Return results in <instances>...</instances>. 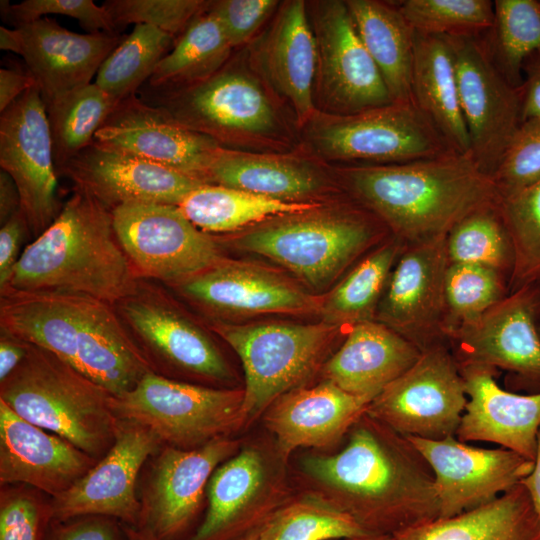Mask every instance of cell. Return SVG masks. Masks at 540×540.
<instances>
[{
  "instance_id": "cell-23",
  "label": "cell",
  "mask_w": 540,
  "mask_h": 540,
  "mask_svg": "<svg viewBox=\"0 0 540 540\" xmlns=\"http://www.w3.org/2000/svg\"><path fill=\"white\" fill-rule=\"evenodd\" d=\"M321 86L339 115L392 103L381 73L365 48L345 1H327L316 18Z\"/></svg>"
},
{
  "instance_id": "cell-29",
  "label": "cell",
  "mask_w": 540,
  "mask_h": 540,
  "mask_svg": "<svg viewBox=\"0 0 540 540\" xmlns=\"http://www.w3.org/2000/svg\"><path fill=\"white\" fill-rule=\"evenodd\" d=\"M421 351L399 333L370 320L351 327L323 375L344 391L371 401L409 369Z\"/></svg>"
},
{
  "instance_id": "cell-49",
  "label": "cell",
  "mask_w": 540,
  "mask_h": 540,
  "mask_svg": "<svg viewBox=\"0 0 540 540\" xmlns=\"http://www.w3.org/2000/svg\"><path fill=\"white\" fill-rule=\"evenodd\" d=\"M492 179L501 198L540 180V119L521 123Z\"/></svg>"
},
{
  "instance_id": "cell-13",
  "label": "cell",
  "mask_w": 540,
  "mask_h": 540,
  "mask_svg": "<svg viewBox=\"0 0 540 540\" xmlns=\"http://www.w3.org/2000/svg\"><path fill=\"white\" fill-rule=\"evenodd\" d=\"M485 33L449 38L470 155L492 177L522 123V96L520 87L512 85L496 65Z\"/></svg>"
},
{
  "instance_id": "cell-51",
  "label": "cell",
  "mask_w": 540,
  "mask_h": 540,
  "mask_svg": "<svg viewBox=\"0 0 540 540\" xmlns=\"http://www.w3.org/2000/svg\"><path fill=\"white\" fill-rule=\"evenodd\" d=\"M276 5L275 0H221L210 1L207 11L216 18L233 48L248 41Z\"/></svg>"
},
{
  "instance_id": "cell-38",
  "label": "cell",
  "mask_w": 540,
  "mask_h": 540,
  "mask_svg": "<svg viewBox=\"0 0 540 540\" xmlns=\"http://www.w3.org/2000/svg\"><path fill=\"white\" fill-rule=\"evenodd\" d=\"M231 49L218 21L205 10L158 63L147 88L172 90L200 83L225 65Z\"/></svg>"
},
{
  "instance_id": "cell-39",
  "label": "cell",
  "mask_w": 540,
  "mask_h": 540,
  "mask_svg": "<svg viewBox=\"0 0 540 540\" xmlns=\"http://www.w3.org/2000/svg\"><path fill=\"white\" fill-rule=\"evenodd\" d=\"M119 102L91 83L46 107L57 174L69 160L93 143L96 132Z\"/></svg>"
},
{
  "instance_id": "cell-5",
  "label": "cell",
  "mask_w": 540,
  "mask_h": 540,
  "mask_svg": "<svg viewBox=\"0 0 540 540\" xmlns=\"http://www.w3.org/2000/svg\"><path fill=\"white\" fill-rule=\"evenodd\" d=\"M112 398L51 352L28 344L20 365L0 382V400L24 420L99 460L115 441Z\"/></svg>"
},
{
  "instance_id": "cell-19",
  "label": "cell",
  "mask_w": 540,
  "mask_h": 540,
  "mask_svg": "<svg viewBox=\"0 0 540 540\" xmlns=\"http://www.w3.org/2000/svg\"><path fill=\"white\" fill-rule=\"evenodd\" d=\"M407 438L433 471L439 518L454 517L494 501L534 467V461L511 450L480 448L455 436Z\"/></svg>"
},
{
  "instance_id": "cell-47",
  "label": "cell",
  "mask_w": 540,
  "mask_h": 540,
  "mask_svg": "<svg viewBox=\"0 0 540 540\" xmlns=\"http://www.w3.org/2000/svg\"><path fill=\"white\" fill-rule=\"evenodd\" d=\"M42 494L23 484L1 486L0 540H45L53 511Z\"/></svg>"
},
{
  "instance_id": "cell-14",
  "label": "cell",
  "mask_w": 540,
  "mask_h": 540,
  "mask_svg": "<svg viewBox=\"0 0 540 540\" xmlns=\"http://www.w3.org/2000/svg\"><path fill=\"white\" fill-rule=\"evenodd\" d=\"M182 126L220 141L263 134L276 124L260 85L244 72L222 67L210 78L179 89L147 88L140 97Z\"/></svg>"
},
{
  "instance_id": "cell-60",
  "label": "cell",
  "mask_w": 540,
  "mask_h": 540,
  "mask_svg": "<svg viewBox=\"0 0 540 540\" xmlns=\"http://www.w3.org/2000/svg\"><path fill=\"white\" fill-rule=\"evenodd\" d=\"M123 528L128 540H156L149 533L138 527L123 524Z\"/></svg>"
},
{
  "instance_id": "cell-26",
  "label": "cell",
  "mask_w": 540,
  "mask_h": 540,
  "mask_svg": "<svg viewBox=\"0 0 540 540\" xmlns=\"http://www.w3.org/2000/svg\"><path fill=\"white\" fill-rule=\"evenodd\" d=\"M27 70L40 89L45 107L67 93L91 84L106 58L123 41L117 33H75L44 17L16 27Z\"/></svg>"
},
{
  "instance_id": "cell-16",
  "label": "cell",
  "mask_w": 540,
  "mask_h": 540,
  "mask_svg": "<svg viewBox=\"0 0 540 540\" xmlns=\"http://www.w3.org/2000/svg\"><path fill=\"white\" fill-rule=\"evenodd\" d=\"M0 166L14 181L29 231L38 237L61 208L48 115L37 85L1 113Z\"/></svg>"
},
{
  "instance_id": "cell-33",
  "label": "cell",
  "mask_w": 540,
  "mask_h": 540,
  "mask_svg": "<svg viewBox=\"0 0 540 540\" xmlns=\"http://www.w3.org/2000/svg\"><path fill=\"white\" fill-rule=\"evenodd\" d=\"M394 540H540V519L519 483L494 501L407 530Z\"/></svg>"
},
{
  "instance_id": "cell-9",
  "label": "cell",
  "mask_w": 540,
  "mask_h": 540,
  "mask_svg": "<svg viewBox=\"0 0 540 540\" xmlns=\"http://www.w3.org/2000/svg\"><path fill=\"white\" fill-rule=\"evenodd\" d=\"M312 141L328 159L349 166L398 164L456 151L414 101L328 116L313 126Z\"/></svg>"
},
{
  "instance_id": "cell-22",
  "label": "cell",
  "mask_w": 540,
  "mask_h": 540,
  "mask_svg": "<svg viewBox=\"0 0 540 540\" xmlns=\"http://www.w3.org/2000/svg\"><path fill=\"white\" fill-rule=\"evenodd\" d=\"M171 286L219 315L319 314L322 304L321 297L276 271L228 259Z\"/></svg>"
},
{
  "instance_id": "cell-28",
  "label": "cell",
  "mask_w": 540,
  "mask_h": 540,
  "mask_svg": "<svg viewBox=\"0 0 540 540\" xmlns=\"http://www.w3.org/2000/svg\"><path fill=\"white\" fill-rule=\"evenodd\" d=\"M370 402L324 380L310 388L293 389L268 410L265 422L285 456L300 447L337 442L367 411Z\"/></svg>"
},
{
  "instance_id": "cell-46",
  "label": "cell",
  "mask_w": 540,
  "mask_h": 540,
  "mask_svg": "<svg viewBox=\"0 0 540 540\" xmlns=\"http://www.w3.org/2000/svg\"><path fill=\"white\" fill-rule=\"evenodd\" d=\"M396 6L419 34L479 35L494 24V2L490 0H404Z\"/></svg>"
},
{
  "instance_id": "cell-36",
  "label": "cell",
  "mask_w": 540,
  "mask_h": 540,
  "mask_svg": "<svg viewBox=\"0 0 540 540\" xmlns=\"http://www.w3.org/2000/svg\"><path fill=\"white\" fill-rule=\"evenodd\" d=\"M320 206L310 202L276 200L215 184L201 185L179 204L188 220L208 234L234 232L275 217Z\"/></svg>"
},
{
  "instance_id": "cell-20",
  "label": "cell",
  "mask_w": 540,
  "mask_h": 540,
  "mask_svg": "<svg viewBox=\"0 0 540 540\" xmlns=\"http://www.w3.org/2000/svg\"><path fill=\"white\" fill-rule=\"evenodd\" d=\"M162 445L147 429L119 419L109 451L71 488L51 498L53 521L104 516L137 526L141 503L136 494L140 470Z\"/></svg>"
},
{
  "instance_id": "cell-48",
  "label": "cell",
  "mask_w": 540,
  "mask_h": 540,
  "mask_svg": "<svg viewBox=\"0 0 540 540\" xmlns=\"http://www.w3.org/2000/svg\"><path fill=\"white\" fill-rule=\"evenodd\" d=\"M201 0H108L103 3L113 26L147 24L173 37L182 35L193 19L207 10Z\"/></svg>"
},
{
  "instance_id": "cell-8",
  "label": "cell",
  "mask_w": 540,
  "mask_h": 540,
  "mask_svg": "<svg viewBox=\"0 0 540 540\" xmlns=\"http://www.w3.org/2000/svg\"><path fill=\"white\" fill-rule=\"evenodd\" d=\"M212 329L235 351L242 363L244 418L258 415L285 393L299 388L342 331L323 321L315 324L218 321Z\"/></svg>"
},
{
  "instance_id": "cell-50",
  "label": "cell",
  "mask_w": 540,
  "mask_h": 540,
  "mask_svg": "<svg viewBox=\"0 0 540 540\" xmlns=\"http://www.w3.org/2000/svg\"><path fill=\"white\" fill-rule=\"evenodd\" d=\"M0 7L3 19L14 28L58 14L75 18L89 33H116L105 6L93 0H25L17 4L1 1Z\"/></svg>"
},
{
  "instance_id": "cell-44",
  "label": "cell",
  "mask_w": 540,
  "mask_h": 540,
  "mask_svg": "<svg viewBox=\"0 0 540 540\" xmlns=\"http://www.w3.org/2000/svg\"><path fill=\"white\" fill-rule=\"evenodd\" d=\"M499 211L507 230L513 265L508 292L540 282V180L502 197Z\"/></svg>"
},
{
  "instance_id": "cell-6",
  "label": "cell",
  "mask_w": 540,
  "mask_h": 540,
  "mask_svg": "<svg viewBox=\"0 0 540 540\" xmlns=\"http://www.w3.org/2000/svg\"><path fill=\"white\" fill-rule=\"evenodd\" d=\"M320 208L267 220L237 236L234 244L286 268L311 289L322 290L390 234L360 204Z\"/></svg>"
},
{
  "instance_id": "cell-45",
  "label": "cell",
  "mask_w": 540,
  "mask_h": 540,
  "mask_svg": "<svg viewBox=\"0 0 540 540\" xmlns=\"http://www.w3.org/2000/svg\"><path fill=\"white\" fill-rule=\"evenodd\" d=\"M508 280L480 265L449 263L445 277L446 338L479 318L508 294Z\"/></svg>"
},
{
  "instance_id": "cell-58",
  "label": "cell",
  "mask_w": 540,
  "mask_h": 540,
  "mask_svg": "<svg viewBox=\"0 0 540 540\" xmlns=\"http://www.w3.org/2000/svg\"><path fill=\"white\" fill-rule=\"evenodd\" d=\"M520 483L525 487L533 508L540 519V429L537 436V449L532 471Z\"/></svg>"
},
{
  "instance_id": "cell-21",
  "label": "cell",
  "mask_w": 540,
  "mask_h": 540,
  "mask_svg": "<svg viewBox=\"0 0 540 540\" xmlns=\"http://www.w3.org/2000/svg\"><path fill=\"white\" fill-rule=\"evenodd\" d=\"M96 145L151 161L208 183V168L220 144L177 123L163 110L131 95L96 132Z\"/></svg>"
},
{
  "instance_id": "cell-59",
  "label": "cell",
  "mask_w": 540,
  "mask_h": 540,
  "mask_svg": "<svg viewBox=\"0 0 540 540\" xmlns=\"http://www.w3.org/2000/svg\"><path fill=\"white\" fill-rule=\"evenodd\" d=\"M0 48L20 55L21 37L17 28L0 27Z\"/></svg>"
},
{
  "instance_id": "cell-15",
  "label": "cell",
  "mask_w": 540,
  "mask_h": 540,
  "mask_svg": "<svg viewBox=\"0 0 540 540\" xmlns=\"http://www.w3.org/2000/svg\"><path fill=\"white\" fill-rule=\"evenodd\" d=\"M238 443L220 437L193 449L163 446L140 498L137 526L156 540H186L200 512L205 487Z\"/></svg>"
},
{
  "instance_id": "cell-35",
  "label": "cell",
  "mask_w": 540,
  "mask_h": 540,
  "mask_svg": "<svg viewBox=\"0 0 540 540\" xmlns=\"http://www.w3.org/2000/svg\"><path fill=\"white\" fill-rule=\"evenodd\" d=\"M357 32L378 67L393 102L413 101L411 76L415 31L396 4L345 1Z\"/></svg>"
},
{
  "instance_id": "cell-43",
  "label": "cell",
  "mask_w": 540,
  "mask_h": 540,
  "mask_svg": "<svg viewBox=\"0 0 540 540\" xmlns=\"http://www.w3.org/2000/svg\"><path fill=\"white\" fill-rule=\"evenodd\" d=\"M446 249L450 263L488 267L509 280L513 254L499 203L479 209L458 222L446 236Z\"/></svg>"
},
{
  "instance_id": "cell-4",
  "label": "cell",
  "mask_w": 540,
  "mask_h": 540,
  "mask_svg": "<svg viewBox=\"0 0 540 540\" xmlns=\"http://www.w3.org/2000/svg\"><path fill=\"white\" fill-rule=\"evenodd\" d=\"M140 278L119 243L111 211L75 188L52 224L21 253L6 287L81 294L115 305Z\"/></svg>"
},
{
  "instance_id": "cell-24",
  "label": "cell",
  "mask_w": 540,
  "mask_h": 540,
  "mask_svg": "<svg viewBox=\"0 0 540 540\" xmlns=\"http://www.w3.org/2000/svg\"><path fill=\"white\" fill-rule=\"evenodd\" d=\"M59 174L107 209L133 203L177 205L203 183L151 161L92 143Z\"/></svg>"
},
{
  "instance_id": "cell-3",
  "label": "cell",
  "mask_w": 540,
  "mask_h": 540,
  "mask_svg": "<svg viewBox=\"0 0 540 540\" xmlns=\"http://www.w3.org/2000/svg\"><path fill=\"white\" fill-rule=\"evenodd\" d=\"M345 186L403 246L447 236L471 213L501 197L470 154L388 165L347 166Z\"/></svg>"
},
{
  "instance_id": "cell-31",
  "label": "cell",
  "mask_w": 540,
  "mask_h": 540,
  "mask_svg": "<svg viewBox=\"0 0 540 540\" xmlns=\"http://www.w3.org/2000/svg\"><path fill=\"white\" fill-rule=\"evenodd\" d=\"M264 53L270 82L287 99L297 121L306 122L314 112L318 46L304 1H290L281 9Z\"/></svg>"
},
{
  "instance_id": "cell-10",
  "label": "cell",
  "mask_w": 540,
  "mask_h": 540,
  "mask_svg": "<svg viewBox=\"0 0 540 540\" xmlns=\"http://www.w3.org/2000/svg\"><path fill=\"white\" fill-rule=\"evenodd\" d=\"M467 401L458 364L448 342H441L423 350L367 413L406 437L439 440L455 436Z\"/></svg>"
},
{
  "instance_id": "cell-17",
  "label": "cell",
  "mask_w": 540,
  "mask_h": 540,
  "mask_svg": "<svg viewBox=\"0 0 540 540\" xmlns=\"http://www.w3.org/2000/svg\"><path fill=\"white\" fill-rule=\"evenodd\" d=\"M446 236L404 246L389 276L375 320L390 327L421 352L447 342Z\"/></svg>"
},
{
  "instance_id": "cell-1",
  "label": "cell",
  "mask_w": 540,
  "mask_h": 540,
  "mask_svg": "<svg viewBox=\"0 0 540 540\" xmlns=\"http://www.w3.org/2000/svg\"><path fill=\"white\" fill-rule=\"evenodd\" d=\"M350 431L341 451L302 464L336 495L333 503L375 539L439 519L433 471L406 436L367 411Z\"/></svg>"
},
{
  "instance_id": "cell-34",
  "label": "cell",
  "mask_w": 540,
  "mask_h": 540,
  "mask_svg": "<svg viewBox=\"0 0 540 540\" xmlns=\"http://www.w3.org/2000/svg\"><path fill=\"white\" fill-rule=\"evenodd\" d=\"M207 178L209 184L287 202H303L322 185L318 174L298 160L223 147L215 153Z\"/></svg>"
},
{
  "instance_id": "cell-52",
  "label": "cell",
  "mask_w": 540,
  "mask_h": 540,
  "mask_svg": "<svg viewBox=\"0 0 540 540\" xmlns=\"http://www.w3.org/2000/svg\"><path fill=\"white\" fill-rule=\"evenodd\" d=\"M45 540H128L123 524L104 516L52 521Z\"/></svg>"
},
{
  "instance_id": "cell-7",
  "label": "cell",
  "mask_w": 540,
  "mask_h": 540,
  "mask_svg": "<svg viewBox=\"0 0 540 540\" xmlns=\"http://www.w3.org/2000/svg\"><path fill=\"white\" fill-rule=\"evenodd\" d=\"M244 390L177 381L150 371L125 394L112 398L118 419L151 432L160 444L193 449L225 437L244 420Z\"/></svg>"
},
{
  "instance_id": "cell-40",
  "label": "cell",
  "mask_w": 540,
  "mask_h": 540,
  "mask_svg": "<svg viewBox=\"0 0 540 540\" xmlns=\"http://www.w3.org/2000/svg\"><path fill=\"white\" fill-rule=\"evenodd\" d=\"M330 499L306 496L273 511L258 540H374Z\"/></svg>"
},
{
  "instance_id": "cell-42",
  "label": "cell",
  "mask_w": 540,
  "mask_h": 540,
  "mask_svg": "<svg viewBox=\"0 0 540 540\" xmlns=\"http://www.w3.org/2000/svg\"><path fill=\"white\" fill-rule=\"evenodd\" d=\"M485 36L498 68L521 87L525 60L540 51V1L496 0L494 24Z\"/></svg>"
},
{
  "instance_id": "cell-56",
  "label": "cell",
  "mask_w": 540,
  "mask_h": 540,
  "mask_svg": "<svg viewBox=\"0 0 540 540\" xmlns=\"http://www.w3.org/2000/svg\"><path fill=\"white\" fill-rule=\"evenodd\" d=\"M0 334V382L4 381L23 361L28 343L1 331Z\"/></svg>"
},
{
  "instance_id": "cell-30",
  "label": "cell",
  "mask_w": 540,
  "mask_h": 540,
  "mask_svg": "<svg viewBox=\"0 0 540 540\" xmlns=\"http://www.w3.org/2000/svg\"><path fill=\"white\" fill-rule=\"evenodd\" d=\"M264 479L262 456L253 448L224 461L208 482L206 513L186 540H239L259 529L269 517L256 506Z\"/></svg>"
},
{
  "instance_id": "cell-27",
  "label": "cell",
  "mask_w": 540,
  "mask_h": 540,
  "mask_svg": "<svg viewBox=\"0 0 540 540\" xmlns=\"http://www.w3.org/2000/svg\"><path fill=\"white\" fill-rule=\"evenodd\" d=\"M468 401L455 437L463 442H489L535 460L540 429V392L519 394L501 388L498 370L459 368Z\"/></svg>"
},
{
  "instance_id": "cell-54",
  "label": "cell",
  "mask_w": 540,
  "mask_h": 540,
  "mask_svg": "<svg viewBox=\"0 0 540 540\" xmlns=\"http://www.w3.org/2000/svg\"><path fill=\"white\" fill-rule=\"evenodd\" d=\"M522 74V122L540 119V51L525 60Z\"/></svg>"
},
{
  "instance_id": "cell-63",
  "label": "cell",
  "mask_w": 540,
  "mask_h": 540,
  "mask_svg": "<svg viewBox=\"0 0 540 540\" xmlns=\"http://www.w3.org/2000/svg\"><path fill=\"white\" fill-rule=\"evenodd\" d=\"M538 331H539V335H540V325H539V327H538Z\"/></svg>"
},
{
  "instance_id": "cell-37",
  "label": "cell",
  "mask_w": 540,
  "mask_h": 540,
  "mask_svg": "<svg viewBox=\"0 0 540 540\" xmlns=\"http://www.w3.org/2000/svg\"><path fill=\"white\" fill-rule=\"evenodd\" d=\"M404 246L389 236L369 251L324 297L322 321L346 332L354 325L375 320L391 271Z\"/></svg>"
},
{
  "instance_id": "cell-62",
  "label": "cell",
  "mask_w": 540,
  "mask_h": 540,
  "mask_svg": "<svg viewBox=\"0 0 540 540\" xmlns=\"http://www.w3.org/2000/svg\"><path fill=\"white\" fill-rule=\"evenodd\" d=\"M374 540H394V538H382V539H374Z\"/></svg>"
},
{
  "instance_id": "cell-12",
  "label": "cell",
  "mask_w": 540,
  "mask_h": 540,
  "mask_svg": "<svg viewBox=\"0 0 540 540\" xmlns=\"http://www.w3.org/2000/svg\"><path fill=\"white\" fill-rule=\"evenodd\" d=\"M111 213L119 243L141 278L172 285L226 259L219 243L177 205L133 203Z\"/></svg>"
},
{
  "instance_id": "cell-11",
  "label": "cell",
  "mask_w": 540,
  "mask_h": 540,
  "mask_svg": "<svg viewBox=\"0 0 540 540\" xmlns=\"http://www.w3.org/2000/svg\"><path fill=\"white\" fill-rule=\"evenodd\" d=\"M540 282L508 293L447 342L458 367L505 370L514 389L540 392Z\"/></svg>"
},
{
  "instance_id": "cell-53",
  "label": "cell",
  "mask_w": 540,
  "mask_h": 540,
  "mask_svg": "<svg viewBox=\"0 0 540 540\" xmlns=\"http://www.w3.org/2000/svg\"><path fill=\"white\" fill-rule=\"evenodd\" d=\"M29 231L26 218L21 211H17L0 229V290L4 289L10 281L13 270L19 260L21 242Z\"/></svg>"
},
{
  "instance_id": "cell-32",
  "label": "cell",
  "mask_w": 540,
  "mask_h": 540,
  "mask_svg": "<svg viewBox=\"0 0 540 540\" xmlns=\"http://www.w3.org/2000/svg\"><path fill=\"white\" fill-rule=\"evenodd\" d=\"M411 90L415 104L451 146L460 153L470 154L449 37L415 33Z\"/></svg>"
},
{
  "instance_id": "cell-18",
  "label": "cell",
  "mask_w": 540,
  "mask_h": 540,
  "mask_svg": "<svg viewBox=\"0 0 540 540\" xmlns=\"http://www.w3.org/2000/svg\"><path fill=\"white\" fill-rule=\"evenodd\" d=\"M148 285L140 279L114 306L155 371L161 363L205 379H229V366L210 336Z\"/></svg>"
},
{
  "instance_id": "cell-2",
  "label": "cell",
  "mask_w": 540,
  "mask_h": 540,
  "mask_svg": "<svg viewBox=\"0 0 540 540\" xmlns=\"http://www.w3.org/2000/svg\"><path fill=\"white\" fill-rule=\"evenodd\" d=\"M0 330L51 352L114 397L155 371L115 306L94 297L6 287Z\"/></svg>"
},
{
  "instance_id": "cell-55",
  "label": "cell",
  "mask_w": 540,
  "mask_h": 540,
  "mask_svg": "<svg viewBox=\"0 0 540 540\" xmlns=\"http://www.w3.org/2000/svg\"><path fill=\"white\" fill-rule=\"evenodd\" d=\"M35 79L29 71L13 68L0 69V112L5 111L26 91L34 87Z\"/></svg>"
},
{
  "instance_id": "cell-61",
  "label": "cell",
  "mask_w": 540,
  "mask_h": 540,
  "mask_svg": "<svg viewBox=\"0 0 540 540\" xmlns=\"http://www.w3.org/2000/svg\"><path fill=\"white\" fill-rule=\"evenodd\" d=\"M259 529L247 534L246 536L240 538L239 540H258Z\"/></svg>"
},
{
  "instance_id": "cell-41",
  "label": "cell",
  "mask_w": 540,
  "mask_h": 540,
  "mask_svg": "<svg viewBox=\"0 0 540 540\" xmlns=\"http://www.w3.org/2000/svg\"><path fill=\"white\" fill-rule=\"evenodd\" d=\"M172 35L137 24L100 66L95 84L117 100L136 95L174 44Z\"/></svg>"
},
{
  "instance_id": "cell-25",
  "label": "cell",
  "mask_w": 540,
  "mask_h": 540,
  "mask_svg": "<svg viewBox=\"0 0 540 540\" xmlns=\"http://www.w3.org/2000/svg\"><path fill=\"white\" fill-rule=\"evenodd\" d=\"M97 459L36 426L0 400V483L23 484L51 498L71 488Z\"/></svg>"
},
{
  "instance_id": "cell-57",
  "label": "cell",
  "mask_w": 540,
  "mask_h": 540,
  "mask_svg": "<svg viewBox=\"0 0 540 540\" xmlns=\"http://www.w3.org/2000/svg\"><path fill=\"white\" fill-rule=\"evenodd\" d=\"M20 210V196L17 187L8 173L0 172V222H6Z\"/></svg>"
}]
</instances>
